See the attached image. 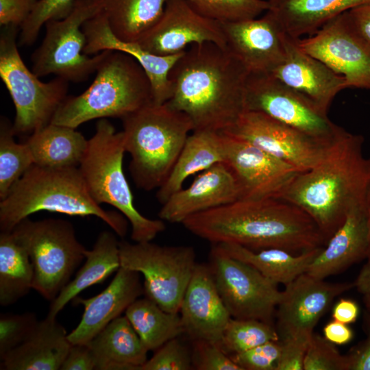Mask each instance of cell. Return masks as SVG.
I'll use <instances>...</instances> for the list:
<instances>
[{
  "label": "cell",
  "mask_w": 370,
  "mask_h": 370,
  "mask_svg": "<svg viewBox=\"0 0 370 370\" xmlns=\"http://www.w3.org/2000/svg\"><path fill=\"white\" fill-rule=\"evenodd\" d=\"M249 74L227 48L193 44L169 73L172 93L166 103L186 114L193 131H226L245 111Z\"/></svg>",
  "instance_id": "2"
},
{
  "label": "cell",
  "mask_w": 370,
  "mask_h": 370,
  "mask_svg": "<svg viewBox=\"0 0 370 370\" xmlns=\"http://www.w3.org/2000/svg\"><path fill=\"white\" fill-rule=\"evenodd\" d=\"M27 250L34 271L33 289L52 301L70 282L86 249L65 220L21 221L12 231Z\"/></svg>",
  "instance_id": "8"
},
{
  "label": "cell",
  "mask_w": 370,
  "mask_h": 370,
  "mask_svg": "<svg viewBox=\"0 0 370 370\" xmlns=\"http://www.w3.org/2000/svg\"><path fill=\"white\" fill-rule=\"evenodd\" d=\"M34 164L48 168L78 167L88 140L75 128L50 123L34 132L25 142Z\"/></svg>",
  "instance_id": "31"
},
{
  "label": "cell",
  "mask_w": 370,
  "mask_h": 370,
  "mask_svg": "<svg viewBox=\"0 0 370 370\" xmlns=\"http://www.w3.org/2000/svg\"><path fill=\"white\" fill-rule=\"evenodd\" d=\"M96 72L84 92L64 100L51 123L76 129L93 119H122L153 103L149 78L130 55L110 51Z\"/></svg>",
  "instance_id": "6"
},
{
  "label": "cell",
  "mask_w": 370,
  "mask_h": 370,
  "mask_svg": "<svg viewBox=\"0 0 370 370\" xmlns=\"http://www.w3.org/2000/svg\"><path fill=\"white\" fill-rule=\"evenodd\" d=\"M65 328L46 317L30 335L1 358V369L59 370L71 347Z\"/></svg>",
  "instance_id": "26"
},
{
  "label": "cell",
  "mask_w": 370,
  "mask_h": 370,
  "mask_svg": "<svg viewBox=\"0 0 370 370\" xmlns=\"http://www.w3.org/2000/svg\"><path fill=\"white\" fill-rule=\"evenodd\" d=\"M225 132L259 147L299 172L324 157L330 144L322 143L263 113L245 111Z\"/></svg>",
  "instance_id": "16"
},
{
  "label": "cell",
  "mask_w": 370,
  "mask_h": 370,
  "mask_svg": "<svg viewBox=\"0 0 370 370\" xmlns=\"http://www.w3.org/2000/svg\"><path fill=\"white\" fill-rule=\"evenodd\" d=\"M125 153L121 132L106 119H99L86 152L79 165L92 198L116 208L132 226L131 238L137 243L151 241L165 229L164 221L143 216L134 204L123 169Z\"/></svg>",
  "instance_id": "7"
},
{
  "label": "cell",
  "mask_w": 370,
  "mask_h": 370,
  "mask_svg": "<svg viewBox=\"0 0 370 370\" xmlns=\"http://www.w3.org/2000/svg\"><path fill=\"white\" fill-rule=\"evenodd\" d=\"M369 246L365 206H356L328 239L306 271L319 279L336 275L367 259Z\"/></svg>",
  "instance_id": "25"
},
{
  "label": "cell",
  "mask_w": 370,
  "mask_h": 370,
  "mask_svg": "<svg viewBox=\"0 0 370 370\" xmlns=\"http://www.w3.org/2000/svg\"><path fill=\"white\" fill-rule=\"evenodd\" d=\"M47 210L71 216H95L124 236L127 222L121 213L103 209L91 197L79 167L32 165L0 202V229L10 232L28 216Z\"/></svg>",
  "instance_id": "4"
},
{
  "label": "cell",
  "mask_w": 370,
  "mask_h": 370,
  "mask_svg": "<svg viewBox=\"0 0 370 370\" xmlns=\"http://www.w3.org/2000/svg\"><path fill=\"white\" fill-rule=\"evenodd\" d=\"M268 12L295 38L312 35L328 21L370 0H268Z\"/></svg>",
  "instance_id": "29"
},
{
  "label": "cell",
  "mask_w": 370,
  "mask_h": 370,
  "mask_svg": "<svg viewBox=\"0 0 370 370\" xmlns=\"http://www.w3.org/2000/svg\"><path fill=\"white\" fill-rule=\"evenodd\" d=\"M3 27L0 34V77L14 103L15 134L33 133L49 124L67 97L69 82L56 77L42 82L23 62L18 50L20 27Z\"/></svg>",
  "instance_id": "9"
},
{
  "label": "cell",
  "mask_w": 370,
  "mask_h": 370,
  "mask_svg": "<svg viewBox=\"0 0 370 370\" xmlns=\"http://www.w3.org/2000/svg\"><path fill=\"white\" fill-rule=\"evenodd\" d=\"M366 210L368 219V225H369V246L367 256V261L370 262V188L367 194V201H366Z\"/></svg>",
  "instance_id": "53"
},
{
  "label": "cell",
  "mask_w": 370,
  "mask_h": 370,
  "mask_svg": "<svg viewBox=\"0 0 370 370\" xmlns=\"http://www.w3.org/2000/svg\"><path fill=\"white\" fill-rule=\"evenodd\" d=\"M34 271L29 254L12 232L0 234V304L10 306L33 288Z\"/></svg>",
  "instance_id": "34"
},
{
  "label": "cell",
  "mask_w": 370,
  "mask_h": 370,
  "mask_svg": "<svg viewBox=\"0 0 370 370\" xmlns=\"http://www.w3.org/2000/svg\"><path fill=\"white\" fill-rule=\"evenodd\" d=\"M297 40L287 34L285 58L270 74L328 113L336 95L347 88L346 81L301 49Z\"/></svg>",
  "instance_id": "21"
},
{
  "label": "cell",
  "mask_w": 370,
  "mask_h": 370,
  "mask_svg": "<svg viewBox=\"0 0 370 370\" xmlns=\"http://www.w3.org/2000/svg\"><path fill=\"white\" fill-rule=\"evenodd\" d=\"M102 10V0H75L67 17L48 21L44 39L32 55V71L38 77L53 74L69 82L85 81L96 72L111 50L85 54L82 26Z\"/></svg>",
  "instance_id": "10"
},
{
  "label": "cell",
  "mask_w": 370,
  "mask_h": 370,
  "mask_svg": "<svg viewBox=\"0 0 370 370\" xmlns=\"http://www.w3.org/2000/svg\"><path fill=\"white\" fill-rule=\"evenodd\" d=\"M211 265L217 291L232 318L257 319L275 325L282 291L252 266L213 245Z\"/></svg>",
  "instance_id": "13"
},
{
  "label": "cell",
  "mask_w": 370,
  "mask_h": 370,
  "mask_svg": "<svg viewBox=\"0 0 370 370\" xmlns=\"http://www.w3.org/2000/svg\"><path fill=\"white\" fill-rule=\"evenodd\" d=\"M125 312L148 352L185 334L179 313L166 312L147 297L137 299Z\"/></svg>",
  "instance_id": "35"
},
{
  "label": "cell",
  "mask_w": 370,
  "mask_h": 370,
  "mask_svg": "<svg viewBox=\"0 0 370 370\" xmlns=\"http://www.w3.org/2000/svg\"><path fill=\"white\" fill-rule=\"evenodd\" d=\"M167 0H102L112 32L124 42H137L161 18Z\"/></svg>",
  "instance_id": "33"
},
{
  "label": "cell",
  "mask_w": 370,
  "mask_h": 370,
  "mask_svg": "<svg viewBox=\"0 0 370 370\" xmlns=\"http://www.w3.org/2000/svg\"><path fill=\"white\" fill-rule=\"evenodd\" d=\"M354 284L362 297L367 312L370 313V262L367 261L363 265Z\"/></svg>",
  "instance_id": "52"
},
{
  "label": "cell",
  "mask_w": 370,
  "mask_h": 370,
  "mask_svg": "<svg viewBox=\"0 0 370 370\" xmlns=\"http://www.w3.org/2000/svg\"><path fill=\"white\" fill-rule=\"evenodd\" d=\"M39 321L34 313L1 314L0 317V358L22 343Z\"/></svg>",
  "instance_id": "41"
},
{
  "label": "cell",
  "mask_w": 370,
  "mask_h": 370,
  "mask_svg": "<svg viewBox=\"0 0 370 370\" xmlns=\"http://www.w3.org/2000/svg\"><path fill=\"white\" fill-rule=\"evenodd\" d=\"M363 328L366 338L346 354L348 370H370V313L365 312Z\"/></svg>",
  "instance_id": "47"
},
{
  "label": "cell",
  "mask_w": 370,
  "mask_h": 370,
  "mask_svg": "<svg viewBox=\"0 0 370 370\" xmlns=\"http://www.w3.org/2000/svg\"><path fill=\"white\" fill-rule=\"evenodd\" d=\"M353 288L354 282H328L306 272L298 276L285 286L276 308L275 327L279 339L308 343L333 300Z\"/></svg>",
  "instance_id": "15"
},
{
  "label": "cell",
  "mask_w": 370,
  "mask_h": 370,
  "mask_svg": "<svg viewBox=\"0 0 370 370\" xmlns=\"http://www.w3.org/2000/svg\"><path fill=\"white\" fill-rule=\"evenodd\" d=\"M278 340L279 336L274 325L257 319L232 318L224 330L221 348L232 355Z\"/></svg>",
  "instance_id": "37"
},
{
  "label": "cell",
  "mask_w": 370,
  "mask_h": 370,
  "mask_svg": "<svg viewBox=\"0 0 370 370\" xmlns=\"http://www.w3.org/2000/svg\"><path fill=\"white\" fill-rule=\"evenodd\" d=\"M97 370H140L148 350L130 321L119 317L88 343Z\"/></svg>",
  "instance_id": "27"
},
{
  "label": "cell",
  "mask_w": 370,
  "mask_h": 370,
  "mask_svg": "<svg viewBox=\"0 0 370 370\" xmlns=\"http://www.w3.org/2000/svg\"><path fill=\"white\" fill-rule=\"evenodd\" d=\"M364 138L345 130L322 160L299 173L278 199L291 202L314 221L327 242L354 207L365 206L370 188V157Z\"/></svg>",
  "instance_id": "3"
},
{
  "label": "cell",
  "mask_w": 370,
  "mask_h": 370,
  "mask_svg": "<svg viewBox=\"0 0 370 370\" xmlns=\"http://www.w3.org/2000/svg\"><path fill=\"white\" fill-rule=\"evenodd\" d=\"M221 24L227 49L249 73H271L284 60L287 34L268 11L259 18Z\"/></svg>",
  "instance_id": "19"
},
{
  "label": "cell",
  "mask_w": 370,
  "mask_h": 370,
  "mask_svg": "<svg viewBox=\"0 0 370 370\" xmlns=\"http://www.w3.org/2000/svg\"><path fill=\"white\" fill-rule=\"evenodd\" d=\"M143 293L139 273L121 267L99 294L88 299L75 297L74 301L82 304L84 311L77 326L67 336L71 344H88Z\"/></svg>",
  "instance_id": "24"
},
{
  "label": "cell",
  "mask_w": 370,
  "mask_h": 370,
  "mask_svg": "<svg viewBox=\"0 0 370 370\" xmlns=\"http://www.w3.org/2000/svg\"><path fill=\"white\" fill-rule=\"evenodd\" d=\"M224 143L221 132L194 130L185 144L165 182L158 188L156 197L162 204L183 188L186 180L224 161Z\"/></svg>",
  "instance_id": "28"
},
{
  "label": "cell",
  "mask_w": 370,
  "mask_h": 370,
  "mask_svg": "<svg viewBox=\"0 0 370 370\" xmlns=\"http://www.w3.org/2000/svg\"><path fill=\"white\" fill-rule=\"evenodd\" d=\"M38 0H0L1 26L18 27L28 18Z\"/></svg>",
  "instance_id": "45"
},
{
  "label": "cell",
  "mask_w": 370,
  "mask_h": 370,
  "mask_svg": "<svg viewBox=\"0 0 370 370\" xmlns=\"http://www.w3.org/2000/svg\"><path fill=\"white\" fill-rule=\"evenodd\" d=\"M359 312V306L355 301L342 298L334 306L332 317L334 320L348 325L356 322Z\"/></svg>",
  "instance_id": "51"
},
{
  "label": "cell",
  "mask_w": 370,
  "mask_h": 370,
  "mask_svg": "<svg viewBox=\"0 0 370 370\" xmlns=\"http://www.w3.org/2000/svg\"><path fill=\"white\" fill-rule=\"evenodd\" d=\"M123 145L136 185L159 188L169 175L193 131L189 117L166 103H151L122 119Z\"/></svg>",
  "instance_id": "5"
},
{
  "label": "cell",
  "mask_w": 370,
  "mask_h": 370,
  "mask_svg": "<svg viewBox=\"0 0 370 370\" xmlns=\"http://www.w3.org/2000/svg\"><path fill=\"white\" fill-rule=\"evenodd\" d=\"M280 341L281 352L275 370H304V357L308 343L294 339Z\"/></svg>",
  "instance_id": "46"
},
{
  "label": "cell",
  "mask_w": 370,
  "mask_h": 370,
  "mask_svg": "<svg viewBox=\"0 0 370 370\" xmlns=\"http://www.w3.org/2000/svg\"><path fill=\"white\" fill-rule=\"evenodd\" d=\"M238 199L235 180L227 166L217 163L198 173L191 184L182 188L162 204L159 218L182 223L187 218Z\"/></svg>",
  "instance_id": "23"
},
{
  "label": "cell",
  "mask_w": 370,
  "mask_h": 370,
  "mask_svg": "<svg viewBox=\"0 0 370 370\" xmlns=\"http://www.w3.org/2000/svg\"><path fill=\"white\" fill-rule=\"evenodd\" d=\"M223 163L231 171L238 199L278 198L301 173L251 143L225 132Z\"/></svg>",
  "instance_id": "17"
},
{
  "label": "cell",
  "mask_w": 370,
  "mask_h": 370,
  "mask_svg": "<svg viewBox=\"0 0 370 370\" xmlns=\"http://www.w3.org/2000/svg\"><path fill=\"white\" fill-rule=\"evenodd\" d=\"M121 267L144 277L146 297L164 310L179 313L184 293L197 263L194 248L151 243L119 242Z\"/></svg>",
  "instance_id": "11"
},
{
  "label": "cell",
  "mask_w": 370,
  "mask_h": 370,
  "mask_svg": "<svg viewBox=\"0 0 370 370\" xmlns=\"http://www.w3.org/2000/svg\"><path fill=\"white\" fill-rule=\"evenodd\" d=\"M323 333L328 341L338 345L349 343L354 336L353 331L347 324L334 319L324 326Z\"/></svg>",
  "instance_id": "50"
},
{
  "label": "cell",
  "mask_w": 370,
  "mask_h": 370,
  "mask_svg": "<svg viewBox=\"0 0 370 370\" xmlns=\"http://www.w3.org/2000/svg\"><path fill=\"white\" fill-rule=\"evenodd\" d=\"M9 120L0 122V199L5 197L12 186L34 164L32 153L25 143H18Z\"/></svg>",
  "instance_id": "36"
},
{
  "label": "cell",
  "mask_w": 370,
  "mask_h": 370,
  "mask_svg": "<svg viewBox=\"0 0 370 370\" xmlns=\"http://www.w3.org/2000/svg\"><path fill=\"white\" fill-rule=\"evenodd\" d=\"M95 367V360L89 345L75 344L71 345L60 369L93 370Z\"/></svg>",
  "instance_id": "48"
},
{
  "label": "cell",
  "mask_w": 370,
  "mask_h": 370,
  "mask_svg": "<svg viewBox=\"0 0 370 370\" xmlns=\"http://www.w3.org/2000/svg\"><path fill=\"white\" fill-rule=\"evenodd\" d=\"M280 352L278 340L230 356L243 370H275Z\"/></svg>",
  "instance_id": "43"
},
{
  "label": "cell",
  "mask_w": 370,
  "mask_h": 370,
  "mask_svg": "<svg viewBox=\"0 0 370 370\" xmlns=\"http://www.w3.org/2000/svg\"><path fill=\"white\" fill-rule=\"evenodd\" d=\"M75 0H38L20 27L18 45H32L41 27L51 20H61L73 11Z\"/></svg>",
  "instance_id": "39"
},
{
  "label": "cell",
  "mask_w": 370,
  "mask_h": 370,
  "mask_svg": "<svg viewBox=\"0 0 370 370\" xmlns=\"http://www.w3.org/2000/svg\"><path fill=\"white\" fill-rule=\"evenodd\" d=\"M208 42L226 48L221 22L203 16L187 0H167L161 18L136 42L151 53L172 56Z\"/></svg>",
  "instance_id": "18"
},
{
  "label": "cell",
  "mask_w": 370,
  "mask_h": 370,
  "mask_svg": "<svg viewBox=\"0 0 370 370\" xmlns=\"http://www.w3.org/2000/svg\"><path fill=\"white\" fill-rule=\"evenodd\" d=\"M304 370H348L347 358L324 336L313 333L308 343Z\"/></svg>",
  "instance_id": "40"
},
{
  "label": "cell",
  "mask_w": 370,
  "mask_h": 370,
  "mask_svg": "<svg viewBox=\"0 0 370 370\" xmlns=\"http://www.w3.org/2000/svg\"><path fill=\"white\" fill-rule=\"evenodd\" d=\"M192 357L198 370H243L222 348L206 341H193Z\"/></svg>",
  "instance_id": "44"
},
{
  "label": "cell",
  "mask_w": 370,
  "mask_h": 370,
  "mask_svg": "<svg viewBox=\"0 0 370 370\" xmlns=\"http://www.w3.org/2000/svg\"><path fill=\"white\" fill-rule=\"evenodd\" d=\"M82 29L86 38L85 54L89 56L111 50L130 55L149 78L153 103L163 104L169 100L172 93L169 73L185 51L176 55L159 56L147 51L137 42L122 41L112 32L103 10L86 21Z\"/></svg>",
  "instance_id": "22"
},
{
  "label": "cell",
  "mask_w": 370,
  "mask_h": 370,
  "mask_svg": "<svg viewBox=\"0 0 370 370\" xmlns=\"http://www.w3.org/2000/svg\"><path fill=\"white\" fill-rule=\"evenodd\" d=\"M182 224L212 244H236L252 250L278 248L297 254L327 243L309 214L278 198L237 199L194 214Z\"/></svg>",
  "instance_id": "1"
},
{
  "label": "cell",
  "mask_w": 370,
  "mask_h": 370,
  "mask_svg": "<svg viewBox=\"0 0 370 370\" xmlns=\"http://www.w3.org/2000/svg\"><path fill=\"white\" fill-rule=\"evenodd\" d=\"M85 263L73 280L63 288L51 301L47 317L56 319L58 314L84 289L103 282L121 267L119 242L114 234L104 231L99 236L91 250L85 253Z\"/></svg>",
  "instance_id": "30"
},
{
  "label": "cell",
  "mask_w": 370,
  "mask_h": 370,
  "mask_svg": "<svg viewBox=\"0 0 370 370\" xmlns=\"http://www.w3.org/2000/svg\"><path fill=\"white\" fill-rule=\"evenodd\" d=\"M245 111L263 113L322 143L330 144L344 130L328 113L270 73H249Z\"/></svg>",
  "instance_id": "12"
},
{
  "label": "cell",
  "mask_w": 370,
  "mask_h": 370,
  "mask_svg": "<svg viewBox=\"0 0 370 370\" xmlns=\"http://www.w3.org/2000/svg\"><path fill=\"white\" fill-rule=\"evenodd\" d=\"M213 245L230 256L252 266L275 284L285 286L307 271L323 247L295 254L278 248L252 250L236 244Z\"/></svg>",
  "instance_id": "32"
},
{
  "label": "cell",
  "mask_w": 370,
  "mask_h": 370,
  "mask_svg": "<svg viewBox=\"0 0 370 370\" xmlns=\"http://www.w3.org/2000/svg\"><path fill=\"white\" fill-rule=\"evenodd\" d=\"M346 12L307 38H298V45L343 76L347 88L370 90V47L354 29Z\"/></svg>",
  "instance_id": "14"
},
{
  "label": "cell",
  "mask_w": 370,
  "mask_h": 370,
  "mask_svg": "<svg viewBox=\"0 0 370 370\" xmlns=\"http://www.w3.org/2000/svg\"><path fill=\"white\" fill-rule=\"evenodd\" d=\"M354 29L370 47V1L346 12Z\"/></svg>",
  "instance_id": "49"
},
{
  "label": "cell",
  "mask_w": 370,
  "mask_h": 370,
  "mask_svg": "<svg viewBox=\"0 0 370 370\" xmlns=\"http://www.w3.org/2000/svg\"><path fill=\"white\" fill-rule=\"evenodd\" d=\"M193 367L192 352L177 337L159 347L140 370H190Z\"/></svg>",
  "instance_id": "42"
},
{
  "label": "cell",
  "mask_w": 370,
  "mask_h": 370,
  "mask_svg": "<svg viewBox=\"0 0 370 370\" xmlns=\"http://www.w3.org/2000/svg\"><path fill=\"white\" fill-rule=\"evenodd\" d=\"M204 16L219 22L257 18L269 8L268 0H187Z\"/></svg>",
  "instance_id": "38"
},
{
  "label": "cell",
  "mask_w": 370,
  "mask_h": 370,
  "mask_svg": "<svg viewBox=\"0 0 370 370\" xmlns=\"http://www.w3.org/2000/svg\"><path fill=\"white\" fill-rule=\"evenodd\" d=\"M180 312L185 334L193 341H206L221 348L223 334L232 317L217 291L210 266L196 265Z\"/></svg>",
  "instance_id": "20"
}]
</instances>
